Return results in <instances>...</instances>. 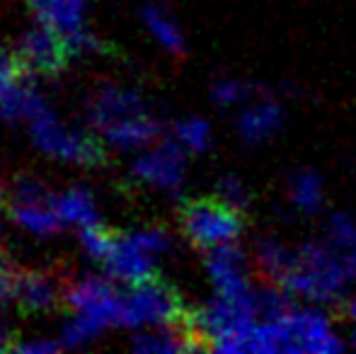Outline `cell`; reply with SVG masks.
Instances as JSON below:
<instances>
[{"instance_id":"7402d4cb","label":"cell","mask_w":356,"mask_h":354,"mask_svg":"<svg viewBox=\"0 0 356 354\" xmlns=\"http://www.w3.org/2000/svg\"><path fill=\"white\" fill-rule=\"evenodd\" d=\"M211 95L216 104H235V102H243V99H250L252 95H264V90L259 86H252V83L225 78V81L213 83Z\"/></svg>"},{"instance_id":"ac0fdd59","label":"cell","mask_w":356,"mask_h":354,"mask_svg":"<svg viewBox=\"0 0 356 354\" xmlns=\"http://www.w3.org/2000/svg\"><path fill=\"white\" fill-rule=\"evenodd\" d=\"M143 19L150 27V32L155 34V39H158V42L163 44L170 54H175V56H184L182 34H179V29L175 27V22L163 13V10H158V8L150 5V8L143 10Z\"/></svg>"},{"instance_id":"e0dca14e","label":"cell","mask_w":356,"mask_h":354,"mask_svg":"<svg viewBox=\"0 0 356 354\" xmlns=\"http://www.w3.org/2000/svg\"><path fill=\"white\" fill-rule=\"evenodd\" d=\"M54 211L61 216V221L68 223H92L95 221V207L92 199L85 189H68L66 194L56 197L54 202Z\"/></svg>"},{"instance_id":"f546056e","label":"cell","mask_w":356,"mask_h":354,"mask_svg":"<svg viewBox=\"0 0 356 354\" xmlns=\"http://www.w3.org/2000/svg\"><path fill=\"white\" fill-rule=\"evenodd\" d=\"M17 337H13L10 332H5L3 328H0V352H10V350H17Z\"/></svg>"},{"instance_id":"8fae6325","label":"cell","mask_w":356,"mask_h":354,"mask_svg":"<svg viewBox=\"0 0 356 354\" xmlns=\"http://www.w3.org/2000/svg\"><path fill=\"white\" fill-rule=\"evenodd\" d=\"M284 122V112L277 102H259L254 107L245 109L238 117V131L245 143L267 141L269 136L279 131Z\"/></svg>"},{"instance_id":"4316f807","label":"cell","mask_w":356,"mask_h":354,"mask_svg":"<svg viewBox=\"0 0 356 354\" xmlns=\"http://www.w3.org/2000/svg\"><path fill=\"white\" fill-rule=\"evenodd\" d=\"M218 189H220V197L228 199L230 204H235V207H240V209H248L250 192L238 177H233V175L223 177V179H220V184H218Z\"/></svg>"},{"instance_id":"603a6c76","label":"cell","mask_w":356,"mask_h":354,"mask_svg":"<svg viewBox=\"0 0 356 354\" xmlns=\"http://www.w3.org/2000/svg\"><path fill=\"white\" fill-rule=\"evenodd\" d=\"M177 138L184 148L189 151H207L209 143H211V129L204 119H184L177 124Z\"/></svg>"},{"instance_id":"4dcf8cb0","label":"cell","mask_w":356,"mask_h":354,"mask_svg":"<svg viewBox=\"0 0 356 354\" xmlns=\"http://www.w3.org/2000/svg\"><path fill=\"white\" fill-rule=\"evenodd\" d=\"M347 313H349V318H352V321L356 323V298H354V301L347 306Z\"/></svg>"},{"instance_id":"30bf717a","label":"cell","mask_w":356,"mask_h":354,"mask_svg":"<svg viewBox=\"0 0 356 354\" xmlns=\"http://www.w3.org/2000/svg\"><path fill=\"white\" fill-rule=\"evenodd\" d=\"M39 24L63 32L68 39L78 37L83 32V0H24Z\"/></svg>"},{"instance_id":"7a4b0ae2","label":"cell","mask_w":356,"mask_h":354,"mask_svg":"<svg viewBox=\"0 0 356 354\" xmlns=\"http://www.w3.org/2000/svg\"><path fill=\"white\" fill-rule=\"evenodd\" d=\"M179 231L197 250L207 252L216 246L235 243L245 233V209L218 197L184 199L177 209Z\"/></svg>"},{"instance_id":"7c38bea8","label":"cell","mask_w":356,"mask_h":354,"mask_svg":"<svg viewBox=\"0 0 356 354\" xmlns=\"http://www.w3.org/2000/svg\"><path fill=\"white\" fill-rule=\"evenodd\" d=\"M44 102L27 83H15L0 95V114L5 119H37L44 112Z\"/></svg>"},{"instance_id":"83f0119b","label":"cell","mask_w":356,"mask_h":354,"mask_svg":"<svg viewBox=\"0 0 356 354\" xmlns=\"http://www.w3.org/2000/svg\"><path fill=\"white\" fill-rule=\"evenodd\" d=\"M134 241L138 243V246L143 248L145 252H150V255H158V252L168 250V233L160 231V228H153V231H141V233H131Z\"/></svg>"},{"instance_id":"3957f363","label":"cell","mask_w":356,"mask_h":354,"mask_svg":"<svg viewBox=\"0 0 356 354\" xmlns=\"http://www.w3.org/2000/svg\"><path fill=\"white\" fill-rule=\"evenodd\" d=\"M349 277L354 274L347 257H337L318 243H305L298 250L293 269L282 282V289L296 296L313 298V301H327L342 291Z\"/></svg>"},{"instance_id":"ba28073f","label":"cell","mask_w":356,"mask_h":354,"mask_svg":"<svg viewBox=\"0 0 356 354\" xmlns=\"http://www.w3.org/2000/svg\"><path fill=\"white\" fill-rule=\"evenodd\" d=\"M184 148L179 143L170 141L163 143L160 148L150 151L148 156H143L134 168V175L145 179L150 184H158L165 189H175L184 177Z\"/></svg>"},{"instance_id":"cb8c5ba5","label":"cell","mask_w":356,"mask_h":354,"mask_svg":"<svg viewBox=\"0 0 356 354\" xmlns=\"http://www.w3.org/2000/svg\"><path fill=\"white\" fill-rule=\"evenodd\" d=\"M29 78L32 76H29L27 68L22 66L17 54L5 51V49L0 47V95L10 86H15V83H29Z\"/></svg>"},{"instance_id":"ffe728a7","label":"cell","mask_w":356,"mask_h":354,"mask_svg":"<svg viewBox=\"0 0 356 354\" xmlns=\"http://www.w3.org/2000/svg\"><path fill=\"white\" fill-rule=\"evenodd\" d=\"M119 236H122V231H117V228H109V226L97 223V221L85 223L83 231H80V241H83L85 250H88L95 260H102V262H104V257L114 250Z\"/></svg>"},{"instance_id":"484cf974","label":"cell","mask_w":356,"mask_h":354,"mask_svg":"<svg viewBox=\"0 0 356 354\" xmlns=\"http://www.w3.org/2000/svg\"><path fill=\"white\" fill-rule=\"evenodd\" d=\"M19 269L10 255L5 250H0V296L5 301H13L15 298V284H17V277H19Z\"/></svg>"},{"instance_id":"5b68a950","label":"cell","mask_w":356,"mask_h":354,"mask_svg":"<svg viewBox=\"0 0 356 354\" xmlns=\"http://www.w3.org/2000/svg\"><path fill=\"white\" fill-rule=\"evenodd\" d=\"M15 54L19 56L29 76L56 78L71 66L75 47L63 32L42 24V27H34L22 34Z\"/></svg>"},{"instance_id":"6da1fadb","label":"cell","mask_w":356,"mask_h":354,"mask_svg":"<svg viewBox=\"0 0 356 354\" xmlns=\"http://www.w3.org/2000/svg\"><path fill=\"white\" fill-rule=\"evenodd\" d=\"M192 318L194 308L187 306L179 289L170 284L158 269L129 284L124 296V325L150 323L155 328L177 330L187 340L189 352H197L192 342Z\"/></svg>"},{"instance_id":"277c9868","label":"cell","mask_w":356,"mask_h":354,"mask_svg":"<svg viewBox=\"0 0 356 354\" xmlns=\"http://www.w3.org/2000/svg\"><path fill=\"white\" fill-rule=\"evenodd\" d=\"M32 134L34 141L44 151L56 158H63V161H75L80 166L99 168L109 158L107 146L95 134L80 131V129H73V131L63 129L49 109H44L37 119H32Z\"/></svg>"},{"instance_id":"9c48e42d","label":"cell","mask_w":356,"mask_h":354,"mask_svg":"<svg viewBox=\"0 0 356 354\" xmlns=\"http://www.w3.org/2000/svg\"><path fill=\"white\" fill-rule=\"evenodd\" d=\"M153 257L150 252H145L136 241H134L131 233H122L114 246V250L104 257V267H107L109 277L122 279V282H136V279L145 277V274L155 272L153 262L148 260Z\"/></svg>"},{"instance_id":"52a82bcc","label":"cell","mask_w":356,"mask_h":354,"mask_svg":"<svg viewBox=\"0 0 356 354\" xmlns=\"http://www.w3.org/2000/svg\"><path fill=\"white\" fill-rule=\"evenodd\" d=\"M143 114L148 112L143 109L141 99L114 83H99L90 99V119L95 127L104 129V131L114 124L129 122V119L143 117Z\"/></svg>"},{"instance_id":"f1b7e54d","label":"cell","mask_w":356,"mask_h":354,"mask_svg":"<svg viewBox=\"0 0 356 354\" xmlns=\"http://www.w3.org/2000/svg\"><path fill=\"white\" fill-rule=\"evenodd\" d=\"M61 345L56 342H29V345H17V350L22 352H56Z\"/></svg>"},{"instance_id":"4fadbf2b","label":"cell","mask_w":356,"mask_h":354,"mask_svg":"<svg viewBox=\"0 0 356 354\" xmlns=\"http://www.w3.org/2000/svg\"><path fill=\"white\" fill-rule=\"evenodd\" d=\"M114 293L117 291L112 289V284L104 282V279H83V282L66 284L63 308H68V311H85V308L114 296Z\"/></svg>"},{"instance_id":"d4e9b609","label":"cell","mask_w":356,"mask_h":354,"mask_svg":"<svg viewBox=\"0 0 356 354\" xmlns=\"http://www.w3.org/2000/svg\"><path fill=\"white\" fill-rule=\"evenodd\" d=\"M330 241H332V246L337 248V250H352L356 246V226L352 218L347 216H334L332 221H330Z\"/></svg>"},{"instance_id":"d6986e66","label":"cell","mask_w":356,"mask_h":354,"mask_svg":"<svg viewBox=\"0 0 356 354\" xmlns=\"http://www.w3.org/2000/svg\"><path fill=\"white\" fill-rule=\"evenodd\" d=\"M13 202L24 204V207L54 209L56 197L49 192V187L39 177L27 175V172H19V175H15V179H13Z\"/></svg>"},{"instance_id":"44dd1931","label":"cell","mask_w":356,"mask_h":354,"mask_svg":"<svg viewBox=\"0 0 356 354\" xmlns=\"http://www.w3.org/2000/svg\"><path fill=\"white\" fill-rule=\"evenodd\" d=\"M134 350L138 352H189L187 340L177 330L155 332V335H138L134 340Z\"/></svg>"},{"instance_id":"5bb4252c","label":"cell","mask_w":356,"mask_h":354,"mask_svg":"<svg viewBox=\"0 0 356 354\" xmlns=\"http://www.w3.org/2000/svg\"><path fill=\"white\" fill-rule=\"evenodd\" d=\"M104 134H107L109 141L119 143V146H141V143H150L158 138L160 127L150 114H143V117L114 124V127H109Z\"/></svg>"},{"instance_id":"2e32d148","label":"cell","mask_w":356,"mask_h":354,"mask_svg":"<svg viewBox=\"0 0 356 354\" xmlns=\"http://www.w3.org/2000/svg\"><path fill=\"white\" fill-rule=\"evenodd\" d=\"M291 202L305 214H315L323 204V182L313 170H300L291 177Z\"/></svg>"},{"instance_id":"9a60e30c","label":"cell","mask_w":356,"mask_h":354,"mask_svg":"<svg viewBox=\"0 0 356 354\" xmlns=\"http://www.w3.org/2000/svg\"><path fill=\"white\" fill-rule=\"evenodd\" d=\"M8 214L13 216V221H17L19 226L29 228L37 236H54L61 231V216L49 207H24V204H15L8 207Z\"/></svg>"},{"instance_id":"8992f818","label":"cell","mask_w":356,"mask_h":354,"mask_svg":"<svg viewBox=\"0 0 356 354\" xmlns=\"http://www.w3.org/2000/svg\"><path fill=\"white\" fill-rule=\"evenodd\" d=\"M63 291H66V284H61L56 274L19 269L13 301L17 303L22 316H42L63 306Z\"/></svg>"},{"instance_id":"1f68e13d","label":"cell","mask_w":356,"mask_h":354,"mask_svg":"<svg viewBox=\"0 0 356 354\" xmlns=\"http://www.w3.org/2000/svg\"><path fill=\"white\" fill-rule=\"evenodd\" d=\"M0 197H3V184H0Z\"/></svg>"}]
</instances>
